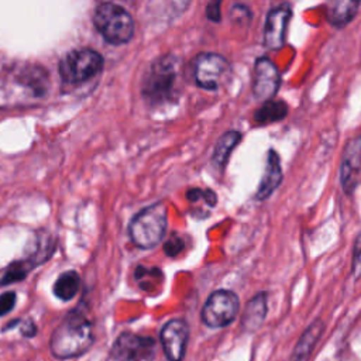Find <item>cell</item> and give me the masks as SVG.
I'll use <instances>...</instances> for the list:
<instances>
[{
	"label": "cell",
	"instance_id": "1",
	"mask_svg": "<svg viewBox=\"0 0 361 361\" xmlns=\"http://www.w3.org/2000/svg\"><path fill=\"white\" fill-rule=\"evenodd\" d=\"M180 71L182 62L178 56L164 55L157 58L142 79L141 93L144 100L152 107L176 102L180 94Z\"/></svg>",
	"mask_w": 361,
	"mask_h": 361
},
{
	"label": "cell",
	"instance_id": "2",
	"mask_svg": "<svg viewBox=\"0 0 361 361\" xmlns=\"http://www.w3.org/2000/svg\"><path fill=\"white\" fill-rule=\"evenodd\" d=\"M93 344L92 323L79 312L73 310L54 330L49 350L55 358H75L86 353Z\"/></svg>",
	"mask_w": 361,
	"mask_h": 361
},
{
	"label": "cell",
	"instance_id": "3",
	"mask_svg": "<svg viewBox=\"0 0 361 361\" xmlns=\"http://www.w3.org/2000/svg\"><path fill=\"white\" fill-rule=\"evenodd\" d=\"M166 226V204L164 202H157L144 207L133 217L128 226V234L137 247L149 250L162 241Z\"/></svg>",
	"mask_w": 361,
	"mask_h": 361
},
{
	"label": "cell",
	"instance_id": "4",
	"mask_svg": "<svg viewBox=\"0 0 361 361\" xmlns=\"http://www.w3.org/2000/svg\"><path fill=\"white\" fill-rule=\"evenodd\" d=\"M93 23L102 37L114 45L126 44L134 34V20L131 14L116 3H100L94 8Z\"/></svg>",
	"mask_w": 361,
	"mask_h": 361
},
{
	"label": "cell",
	"instance_id": "5",
	"mask_svg": "<svg viewBox=\"0 0 361 361\" xmlns=\"http://www.w3.org/2000/svg\"><path fill=\"white\" fill-rule=\"evenodd\" d=\"M192 75L196 85L204 90H219L231 76L228 59L216 52H200L192 62Z\"/></svg>",
	"mask_w": 361,
	"mask_h": 361
},
{
	"label": "cell",
	"instance_id": "6",
	"mask_svg": "<svg viewBox=\"0 0 361 361\" xmlns=\"http://www.w3.org/2000/svg\"><path fill=\"white\" fill-rule=\"evenodd\" d=\"M240 312L238 296L228 289H217L206 299L200 319L210 329H221L235 320Z\"/></svg>",
	"mask_w": 361,
	"mask_h": 361
},
{
	"label": "cell",
	"instance_id": "7",
	"mask_svg": "<svg viewBox=\"0 0 361 361\" xmlns=\"http://www.w3.org/2000/svg\"><path fill=\"white\" fill-rule=\"evenodd\" d=\"M103 68V58L99 52L82 48L68 52L59 62V73L68 83H80L96 76Z\"/></svg>",
	"mask_w": 361,
	"mask_h": 361
},
{
	"label": "cell",
	"instance_id": "8",
	"mask_svg": "<svg viewBox=\"0 0 361 361\" xmlns=\"http://www.w3.org/2000/svg\"><path fill=\"white\" fill-rule=\"evenodd\" d=\"M157 343L152 337L130 331L121 333L110 351L111 361H149L154 358Z\"/></svg>",
	"mask_w": 361,
	"mask_h": 361
},
{
	"label": "cell",
	"instance_id": "9",
	"mask_svg": "<svg viewBox=\"0 0 361 361\" xmlns=\"http://www.w3.org/2000/svg\"><path fill=\"white\" fill-rule=\"evenodd\" d=\"M281 86V73L272 59L262 55L254 62L252 94L259 102L272 100Z\"/></svg>",
	"mask_w": 361,
	"mask_h": 361
},
{
	"label": "cell",
	"instance_id": "10",
	"mask_svg": "<svg viewBox=\"0 0 361 361\" xmlns=\"http://www.w3.org/2000/svg\"><path fill=\"white\" fill-rule=\"evenodd\" d=\"M161 345L168 361H183L189 341V324L183 319H172L159 333Z\"/></svg>",
	"mask_w": 361,
	"mask_h": 361
},
{
	"label": "cell",
	"instance_id": "11",
	"mask_svg": "<svg viewBox=\"0 0 361 361\" xmlns=\"http://www.w3.org/2000/svg\"><path fill=\"white\" fill-rule=\"evenodd\" d=\"M292 18V7L288 3L272 7L264 24V45L271 51L283 48L286 41V30Z\"/></svg>",
	"mask_w": 361,
	"mask_h": 361
},
{
	"label": "cell",
	"instance_id": "12",
	"mask_svg": "<svg viewBox=\"0 0 361 361\" xmlns=\"http://www.w3.org/2000/svg\"><path fill=\"white\" fill-rule=\"evenodd\" d=\"M340 183L347 195H351L361 183V135L353 138L343 152Z\"/></svg>",
	"mask_w": 361,
	"mask_h": 361
},
{
	"label": "cell",
	"instance_id": "13",
	"mask_svg": "<svg viewBox=\"0 0 361 361\" xmlns=\"http://www.w3.org/2000/svg\"><path fill=\"white\" fill-rule=\"evenodd\" d=\"M282 166H281V158L275 149H268L267 154V165H265V172L261 178L255 199L257 200H265L268 199L275 189L279 188L282 182Z\"/></svg>",
	"mask_w": 361,
	"mask_h": 361
},
{
	"label": "cell",
	"instance_id": "14",
	"mask_svg": "<svg viewBox=\"0 0 361 361\" xmlns=\"http://www.w3.org/2000/svg\"><path fill=\"white\" fill-rule=\"evenodd\" d=\"M268 313V293L258 292L244 306L241 316V327L247 333L257 331L265 322Z\"/></svg>",
	"mask_w": 361,
	"mask_h": 361
},
{
	"label": "cell",
	"instance_id": "15",
	"mask_svg": "<svg viewBox=\"0 0 361 361\" xmlns=\"http://www.w3.org/2000/svg\"><path fill=\"white\" fill-rule=\"evenodd\" d=\"M324 330V322L322 319H316L312 324H309L305 331L300 334L293 351L290 361H307L312 351L314 350L319 338L322 337Z\"/></svg>",
	"mask_w": 361,
	"mask_h": 361
},
{
	"label": "cell",
	"instance_id": "16",
	"mask_svg": "<svg viewBox=\"0 0 361 361\" xmlns=\"http://www.w3.org/2000/svg\"><path fill=\"white\" fill-rule=\"evenodd\" d=\"M360 4H361L360 1H354V0H338V1L330 3L327 8L329 23L336 28H341L347 25L355 17Z\"/></svg>",
	"mask_w": 361,
	"mask_h": 361
},
{
	"label": "cell",
	"instance_id": "17",
	"mask_svg": "<svg viewBox=\"0 0 361 361\" xmlns=\"http://www.w3.org/2000/svg\"><path fill=\"white\" fill-rule=\"evenodd\" d=\"M240 141H241V133L237 130H228L223 135H220V138L214 145V151L212 157V162L216 166V169L224 168L231 151L235 148V145Z\"/></svg>",
	"mask_w": 361,
	"mask_h": 361
},
{
	"label": "cell",
	"instance_id": "18",
	"mask_svg": "<svg viewBox=\"0 0 361 361\" xmlns=\"http://www.w3.org/2000/svg\"><path fill=\"white\" fill-rule=\"evenodd\" d=\"M288 104L283 100L264 102L254 113V121L257 124H271L283 120L288 116Z\"/></svg>",
	"mask_w": 361,
	"mask_h": 361
},
{
	"label": "cell",
	"instance_id": "19",
	"mask_svg": "<svg viewBox=\"0 0 361 361\" xmlns=\"http://www.w3.org/2000/svg\"><path fill=\"white\" fill-rule=\"evenodd\" d=\"M80 286V278L75 271H66L59 275L54 285V293L61 300H71L76 296Z\"/></svg>",
	"mask_w": 361,
	"mask_h": 361
},
{
	"label": "cell",
	"instance_id": "20",
	"mask_svg": "<svg viewBox=\"0 0 361 361\" xmlns=\"http://www.w3.org/2000/svg\"><path fill=\"white\" fill-rule=\"evenodd\" d=\"M138 285L141 289L147 292H152L161 288L164 282V275L161 269L158 268H147V267H137L135 274H134Z\"/></svg>",
	"mask_w": 361,
	"mask_h": 361
},
{
	"label": "cell",
	"instance_id": "21",
	"mask_svg": "<svg viewBox=\"0 0 361 361\" xmlns=\"http://www.w3.org/2000/svg\"><path fill=\"white\" fill-rule=\"evenodd\" d=\"M186 199L192 203L197 200H203L207 206H216L217 195L210 189H200V188H190L186 190Z\"/></svg>",
	"mask_w": 361,
	"mask_h": 361
},
{
	"label": "cell",
	"instance_id": "22",
	"mask_svg": "<svg viewBox=\"0 0 361 361\" xmlns=\"http://www.w3.org/2000/svg\"><path fill=\"white\" fill-rule=\"evenodd\" d=\"M27 268H24V265L21 262H16L13 264L7 272L4 274L3 279H1V283L3 285H7V283H13V282H17V281H21L25 275H27Z\"/></svg>",
	"mask_w": 361,
	"mask_h": 361
},
{
	"label": "cell",
	"instance_id": "23",
	"mask_svg": "<svg viewBox=\"0 0 361 361\" xmlns=\"http://www.w3.org/2000/svg\"><path fill=\"white\" fill-rule=\"evenodd\" d=\"M351 275L353 278H361V233L355 237L353 258H351Z\"/></svg>",
	"mask_w": 361,
	"mask_h": 361
},
{
	"label": "cell",
	"instance_id": "24",
	"mask_svg": "<svg viewBox=\"0 0 361 361\" xmlns=\"http://www.w3.org/2000/svg\"><path fill=\"white\" fill-rule=\"evenodd\" d=\"M185 248V241L182 237L173 234L164 243V251L168 257H178Z\"/></svg>",
	"mask_w": 361,
	"mask_h": 361
},
{
	"label": "cell",
	"instance_id": "25",
	"mask_svg": "<svg viewBox=\"0 0 361 361\" xmlns=\"http://www.w3.org/2000/svg\"><path fill=\"white\" fill-rule=\"evenodd\" d=\"M16 303V293L14 292H4L0 296V316L7 314Z\"/></svg>",
	"mask_w": 361,
	"mask_h": 361
},
{
	"label": "cell",
	"instance_id": "26",
	"mask_svg": "<svg viewBox=\"0 0 361 361\" xmlns=\"http://www.w3.org/2000/svg\"><path fill=\"white\" fill-rule=\"evenodd\" d=\"M221 3L220 1H210L206 4V17L213 23H220L221 20Z\"/></svg>",
	"mask_w": 361,
	"mask_h": 361
},
{
	"label": "cell",
	"instance_id": "27",
	"mask_svg": "<svg viewBox=\"0 0 361 361\" xmlns=\"http://www.w3.org/2000/svg\"><path fill=\"white\" fill-rule=\"evenodd\" d=\"M35 331H37V327H35V324L32 322H25L24 326L21 327V333L24 336H27V337L35 336Z\"/></svg>",
	"mask_w": 361,
	"mask_h": 361
}]
</instances>
